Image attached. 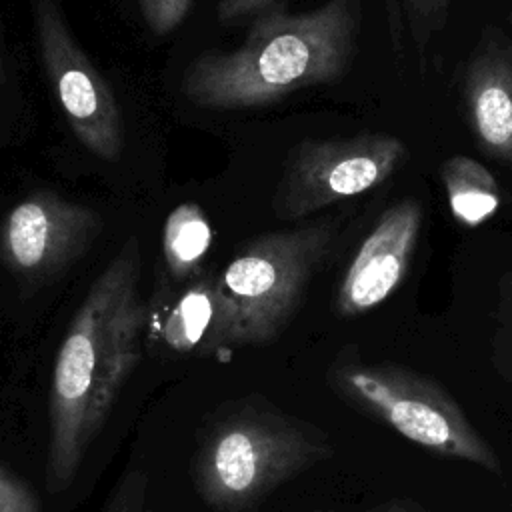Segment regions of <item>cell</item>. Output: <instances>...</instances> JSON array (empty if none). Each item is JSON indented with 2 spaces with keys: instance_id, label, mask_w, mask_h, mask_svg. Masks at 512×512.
<instances>
[{
  "instance_id": "obj_5",
  "label": "cell",
  "mask_w": 512,
  "mask_h": 512,
  "mask_svg": "<svg viewBox=\"0 0 512 512\" xmlns=\"http://www.w3.org/2000/svg\"><path fill=\"white\" fill-rule=\"evenodd\" d=\"M334 236L332 222L272 232L226 264L216 280L226 348L264 344L280 334Z\"/></svg>"
},
{
  "instance_id": "obj_10",
  "label": "cell",
  "mask_w": 512,
  "mask_h": 512,
  "mask_svg": "<svg viewBox=\"0 0 512 512\" xmlns=\"http://www.w3.org/2000/svg\"><path fill=\"white\" fill-rule=\"evenodd\" d=\"M460 104L482 154L512 166V40L486 28L460 76Z\"/></svg>"
},
{
  "instance_id": "obj_8",
  "label": "cell",
  "mask_w": 512,
  "mask_h": 512,
  "mask_svg": "<svg viewBox=\"0 0 512 512\" xmlns=\"http://www.w3.org/2000/svg\"><path fill=\"white\" fill-rule=\"evenodd\" d=\"M420 228L422 206L416 198H402L378 216L338 286L334 302L338 316L366 314L396 292L414 258Z\"/></svg>"
},
{
  "instance_id": "obj_16",
  "label": "cell",
  "mask_w": 512,
  "mask_h": 512,
  "mask_svg": "<svg viewBox=\"0 0 512 512\" xmlns=\"http://www.w3.org/2000/svg\"><path fill=\"white\" fill-rule=\"evenodd\" d=\"M190 2L192 0H138L146 24L156 34L174 30L188 14Z\"/></svg>"
},
{
  "instance_id": "obj_17",
  "label": "cell",
  "mask_w": 512,
  "mask_h": 512,
  "mask_svg": "<svg viewBox=\"0 0 512 512\" xmlns=\"http://www.w3.org/2000/svg\"><path fill=\"white\" fill-rule=\"evenodd\" d=\"M0 512H40L30 486L4 466H0Z\"/></svg>"
},
{
  "instance_id": "obj_2",
  "label": "cell",
  "mask_w": 512,
  "mask_h": 512,
  "mask_svg": "<svg viewBox=\"0 0 512 512\" xmlns=\"http://www.w3.org/2000/svg\"><path fill=\"white\" fill-rule=\"evenodd\" d=\"M358 30V0H328L302 14L272 6L260 12L236 50L198 56L182 90L202 108L266 106L342 78L356 54Z\"/></svg>"
},
{
  "instance_id": "obj_4",
  "label": "cell",
  "mask_w": 512,
  "mask_h": 512,
  "mask_svg": "<svg viewBox=\"0 0 512 512\" xmlns=\"http://www.w3.org/2000/svg\"><path fill=\"white\" fill-rule=\"evenodd\" d=\"M328 382L348 404L408 442L492 474L502 472L496 450L434 378L394 362L342 360L330 368Z\"/></svg>"
},
{
  "instance_id": "obj_1",
  "label": "cell",
  "mask_w": 512,
  "mask_h": 512,
  "mask_svg": "<svg viewBox=\"0 0 512 512\" xmlns=\"http://www.w3.org/2000/svg\"><path fill=\"white\" fill-rule=\"evenodd\" d=\"M130 238L88 290L56 354L50 386L48 488L64 490L140 360L146 308Z\"/></svg>"
},
{
  "instance_id": "obj_9",
  "label": "cell",
  "mask_w": 512,
  "mask_h": 512,
  "mask_svg": "<svg viewBox=\"0 0 512 512\" xmlns=\"http://www.w3.org/2000/svg\"><path fill=\"white\" fill-rule=\"evenodd\" d=\"M98 226V214L90 208L40 192L6 214L0 252L14 272L48 274L76 258L96 236Z\"/></svg>"
},
{
  "instance_id": "obj_3",
  "label": "cell",
  "mask_w": 512,
  "mask_h": 512,
  "mask_svg": "<svg viewBox=\"0 0 512 512\" xmlns=\"http://www.w3.org/2000/svg\"><path fill=\"white\" fill-rule=\"evenodd\" d=\"M332 452L318 428L270 406L246 404L206 434L194 464L196 490L214 512H250Z\"/></svg>"
},
{
  "instance_id": "obj_15",
  "label": "cell",
  "mask_w": 512,
  "mask_h": 512,
  "mask_svg": "<svg viewBox=\"0 0 512 512\" xmlns=\"http://www.w3.org/2000/svg\"><path fill=\"white\" fill-rule=\"evenodd\" d=\"M146 474L138 468H130L112 490L102 512H142L146 500Z\"/></svg>"
},
{
  "instance_id": "obj_13",
  "label": "cell",
  "mask_w": 512,
  "mask_h": 512,
  "mask_svg": "<svg viewBox=\"0 0 512 512\" xmlns=\"http://www.w3.org/2000/svg\"><path fill=\"white\" fill-rule=\"evenodd\" d=\"M212 242V228L198 204H180L164 224V260L172 276H188L204 258Z\"/></svg>"
},
{
  "instance_id": "obj_7",
  "label": "cell",
  "mask_w": 512,
  "mask_h": 512,
  "mask_svg": "<svg viewBox=\"0 0 512 512\" xmlns=\"http://www.w3.org/2000/svg\"><path fill=\"white\" fill-rule=\"evenodd\" d=\"M32 14L46 74L74 134L96 156L116 160L124 126L110 86L74 42L54 0H32Z\"/></svg>"
},
{
  "instance_id": "obj_11",
  "label": "cell",
  "mask_w": 512,
  "mask_h": 512,
  "mask_svg": "<svg viewBox=\"0 0 512 512\" xmlns=\"http://www.w3.org/2000/svg\"><path fill=\"white\" fill-rule=\"evenodd\" d=\"M162 338L168 348L180 354H208L226 348L216 280L194 282L180 296L164 320Z\"/></svg>"
},
{
  "instance_id": "obj_20",
  "label": "cell",
  "mask_w": 512,
  "mask_h": 512,
  "mask_svg": "<svg viewBox=\"0 0 512 512\" xmlns=\"http://www.w3.org/2000/svg\"><path fill=\"white\" fill-rule=\"evenodd\" d=\"M0 76H2V66H0Z\"/></svg>"
},
{
  "instance_id": "obj_6",
  "label": "cell",
  "mask_w": 512,
  "mask_h": 512,
  "mask_svg": "<svg viewBox=\"0 0 512 512\" xmlns=\"http://www.w3.org/2000/svg\"><path fill=\"white\" fill-rule=\"evenodd\" d=\"M406 158L404 140L388 132L306 140L290 154L272 196V210L286 220L310 216L378 188L402 168Z\"/></svg>"
},
{
  "instance_id": "obj_12",
  "label": "cell",
  "mask_w": 512,
  "mask_h": 512,
  "mask_svg": "<svg viewBox=\"0 0 512 512\" xmlns=\"http://www.w3.org/2000/svg\"><path fill=\"white\" fill-rule=\"evenodd\" d=\"M440 180L454 220L476 228L500 208V186L494 174L478 160L454 154L440 164Z\"/></svg>"
},
{
  "instance_id": "obj_14",
  "label": "cell",
  "mask_w": 512,
  "mask_h": 512,
  "mask_svg": "<svg viewBox=\"0 0 512 512\" xmlns=\"http://www.w3.org/2000/svg\"><path fill=\"white\" fill-rule=\"evenodd\" d=\"M454 0H400L408 34L420 54L446 28Z\"/></svg>"
},
{
  "instance_id": "obj_18",
  "label": "cell",
  "mask_w": 512,
  "mask_h": 512,
  "mask_svg": "<svg viewBox=\"0 0 512 512\" xmlns=\"http://www.w3.org/2000/svg\"><path fill=\"white\" fill-rule=\"evenodd\" d=\"M276 0H220L218 4V20L222 24L234 22L238 18H244L248 14L264 12L272 8Z\"/></svg>"
},
{
  "instance_id": "obj_19",
  "label": "cell",
  "mask_w": 512,
  "mask_h": 512,
  "mask_svg": "<svg viewBox=\"0 0 512 512\" xmlns=\"http://www.w3.org/2000/svg\"><path fill=\"white\" fill-rule=\"evenodd\" d=\"M364 512H426V510L412 500H390L386 504H380V506L364 510Z\"/></svg>"
}]
</instances>
